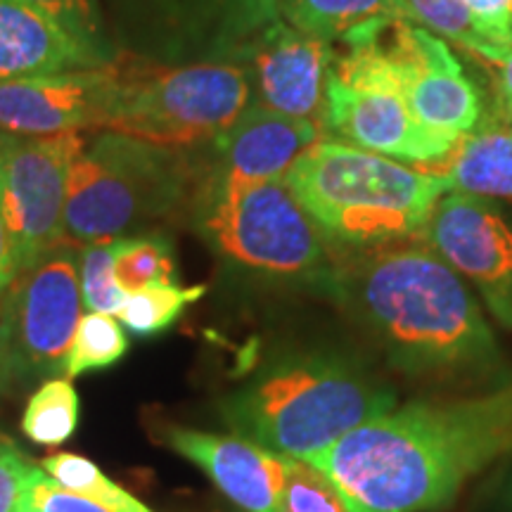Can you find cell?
<instances>
[{
    "instance_id": "1",
    "label": "cell",
    "mask_w": 512,
    "mask_h": 512,
    "mask_svg": "<svg viewBox=\"0 0 512 512\" xmlns=\"http://www.w3.org/2000/svg\"><path fill=\"white\" fill-rule=\"evenodd\" d=\"M512 451V382L451 401H411L309 458L351 512H437Z\"/></svg>"
},
{
    "instance_id": "2",
    "label": "cell",
    "mask_w": 512,
    "mask_h": 512,
    "mask_svg": "<svg viewBox=\"0 0 512 512\" xmlns=\"http://www.w3.org/2000/svg\"><path fill=\"white\" fill-rule=\"evenodd\" d=\"M330 294L403 375L477 382L503 373V351L482 306L422 238L351 252L337 261Z\"/></svg>"
},
{
    "instance_id": "3",
    "label": "cell",
    "mask_w": 512,
    "mask_h": 512,
    "mask_svg": "<svg viewBox=\"0 0 512 512\" xmlns=\"http://www.w3.org/2000/svg\"><path fill=\"white\" fill-rule=\"evenodd\" d=\"M399 403L382 377L337 351H302L273 361L223 401L238 437L285 458L309 460Z\"/></svg>"
},
{
    "instance_id": "4",
    "label": "cell",
    "mask_w": 512,
    "mask_h": 512,
    "mask_svg": "<svg viewBox=\"0 0 512 512\" xmlns=\"http://www.w3.org/2000/svg\"><path fill=\"white\" fill-rule=\"evenodd\" d=\"M285 183L332 245L351 252L418 240L451 178L415 171L344 140L306 150Z\"/></svg>"
},
{
    "instance_id": "5",
    "label": "cell",
    "mask_w": 512,
    "mask_h": 512,
    "mask_svg": "<svg viewBox=\"0 0 512 512\" xmlns=\"http://www.w3.org/2000/svg\"><path fill=\"white\" fill-rule=\"evenodd\" d=\"M197 223L230 264L268 278L302 280L332 290L337 261L285 181L238 183L214 176L202 192Z\"/></svg>"
},
{
    "instance_id": "6",
    "label": "cell",
    "mask_w": 512,
    "mask_h": 512,
    "mask_svg": "<svg viewBox=\"0 0 512 512\" xmlns=\"http://www.w3.org/2000/svg\"><path fill=\"white\" fill-rule=\"evenodd\" d=\"M252 100V81L235 64H157L117 60L100 131L162 147L219 138Z\"/></svg>"
},
{
    "instance_id": "7",
    "label": "cell",
    "mask_w": 512,
    "mask_h": 512,
    "mask_svg": "<svg viewBox=\"0 0 512 512\" xmlns=\"http://www.w3.org/2000/svg\"><path fill=\"white\" fill-rule=\"evenodd\" d=\"M169 150L174 147L117 133H107L91 150H83L67 178V240L74 245L119 240L174 207L181 171Z\"/></svg>"
},
{
    "instance_id": "8",
    "label": "cell",
    "mask_w": 512,
    "mask_h": 512,
    "mask_svg": "<svg viewBox=\"0 0 512 512\" xmlns=\"http://www.w3.org/2000/svg\"><path fill=\"white\" fill-rule=\"evenodd\" d=\"M325 128L344 143L396 162H446L458 143L420 124L403 98L399 69L377 38L349 46L332 67L325 86Z\"/></svg>"
},
{
    "instance_id": "9",
    "label": "cell",
    "mask_w": 512,
    "mask_h": 512,
    "mask_svg": "<svg viewBox=\"0 0 512 512\" xmlns=\"http://www.w3.org/2000/svg\"><path fill=\"white\" fill-rule=\"evenodd\" d=\"M64 242L34 266L17 273L0 297V323L15 382L64 375L74 332L83 316L79 259Z\"/></svg>"
},
{
    "instance_id": "10",
    "label": "cell",
    "mask_w": 512,
    "mask_h": 512,
    "mask_svg": "<svg viewBox=\"0 0 512 512\" xmlns=\"http://www.w3.org/2000/svg\"><path fill=\"white\" fill-rule=\"evenodd\" d=\"M83 150L81 133L38 138L0 133V211L17 273L69 242L64 235L67 178Z\"/></svg>"
},
{
    "instance_id": "11",
    "label": "cell",
    "mask_w": 512,
    "mask_h": 512,
    "mask_svg": "<svg viewBox=\"0 0 512 512\" xmlns=\"http://www.w3.org/2000/svg\"><path fill=\"white\" fill-rule=\"evenodd\" d=\"M422 240L512 328V226L489 197L451 190L434 207Z\"/></svg>"
},
{
    "instance_id": "12",
    "label": "cell",
    "mask_w": 512,
    "mask_h": 512,
    "mask_svg": "<svg viewBox=\"0 0 512 512\" xmlns=\"http://www.w3.org/2000/svg\"><path fill=\"white\" fill-rule=\"evenodd\" d=\"M392 41L384 48L399 69L403 98L430 131L460 140L482 119V95L467 79L451 48L408 19L392 24Z\"/></svg>"
},
{
    "instance_id": "13",
    "label": "cell",
    "mask_w": 512,
    "mask_h": 512,
    "mask_svg": "<svg viewBox=\"0 0 512 512\" xmlns=\"http://www.w3.org/2000/svg\"><path fill=\"white\" fill-rule=\"evenodd\" d=\"M112 86V60L76 72L0 81V133L38 138L100 131Z\"/></svg>"
},
{
    "instance_id": "14",
    "label": "cell",
    "mask_w": 512,
    "mask_h": 512,
    "mask_svg": "<svg viewBox=\"0 0 512 512\" xmlns=\"http://www.w3.org/2000/svg\"><path fill=\"white\" fill-rule=\"evenodd\" d=\"M330 41L290 24H273L252 55V93L268 110L325 124V86L332 72Z\"/></svg>"
},
{
    "instance_id": "15",
    "label": "cell",
    "mask_w": 512,
    "mask_h": 512,
    "mask_svg": "<svg viewBox=\"0 0 512 512\" xmlns=\"http://www.w3.org/2000/svg\"><path fill=\"white\" fill-rule=\"evenodd\" d=\"M178 456L190 460L242 512H278L290 460L238 434L174 427L166 432Z\"/></svg>"
},
{
    "instance_id": "16",
    "label": "cell",
    "mask_w": 512,
    "mask_h": 512,
    "mask_svg": "<svg viewBox=\"0 0 512 512\" xmlns=\"http://www.w3.org/2000/svg\"><path fill=\"white\" fill-rule=\"evenodd\" d=\"M325 131L323 121L290 117L249 102L235 124L214 138L219 150L216 176L238 183L285 181L292 164L325 140Z\"/></svg>"
},
{
    "instance_id": "17",
    "label": "cell",
    "mask_w": 512,
    "mask_h": 512,
    "mask_svg": "<svg viewBox=\"0 0 512 512\" xmlns=\"http://www.w3.org/2000/svg\"><path fill=\"white\" fill-rule=\"evenodd\" d=\"M110 62L24 0H0V81L76 72Z\"/></svg>"
},
{
    "instance_id": "18",
    "label": "cell",
    "mask_w": 512,
    "mask_h": 512,
    "mask_svg": "<svg viewBox=\"0 0 512 512\" xmlns=\"http://www.w3.org/2000/svg\"><path fill=\"white\" fill-rule=\"evenodd\" d=\"M280 8L290 27L349 46L375 41L396 19H415L408 0H280Z\"/></svg>"
},
{
    "instance_id": "19",
    "label": "cell",
    "mask_w": 512,
    "mask_h": 512,
    "mask_svg": "<svg viewBox=\"0 0 512 512\" xmlns=\"http://www.w3.org/2000/svg\"><path fill=\"white\" fill-rule=\"evenodd\" d=\"M444 176L458 192L512 200V126H486L460 138Z\"/></svg>"
},
{
    "instance_id": "20",
    "label": "cell",
    "mask_w": 512,
    "mask_h": 512,
    "mask_svg": "<svg viewBox=\"0 0 512 512\" xmlns=\"http://www.w3.org/2000/svg\"><path fill=\"white\" fill-rule=\"evenodd\" d=\"M79 427V394L67 377H53L31 394L22 432L38 446H60Z\"/></svg>"
},
{
    "instance_id": "21",
    "label": "cell",
    "mask_w": 512,
    "mask_h": 512,
    "mask_svg": "<svg viewBox=\"0 0 512 512\" xmlns=\"http://www.w3.org/2000/svg\"><path fill=\"white\" fill-rule=\"evenodd\" d=\"M207 294L204 285L183 287L178 283H155L126 294L117 318L136 337H152L176 323L178 316Z\"/></svg>"
},
{
    "instance_id": "22",
    "label": "cell",
    "mask_w": 512,
    "mask_h": 512,
    "mask_svg": "<svg viewBox=\"0 0 512 512\" xmlns=\"http://www.w3.org/2000/svg\"><path fill=\"white\" fill-rule=\"evenodd\" d=\"M38 467L64 489L91 498L112 512H155L124 486L112 482L98 465L76 453H55V456L43 458Z\"/></svg>"
},
{
    "instance_id": "23",
    "label": "cell",
    "mask_w": 512,
    "mask_h": 512,
    "mask_svg": "<svg viewBox=\"0 0 512 512\" xmlns=\"http://www.w3.org/2000/svg\"><path fill=\"white\" fill-rule=\"evenodd\" d=\"M415 12V19L427 24L432 31H437L448 41L458 43L460 48L470 50L484 60L494 62L501 67L508 57L510 48L498 43L486 31L479 27V22L467 8L465 0H408Z\"/></svg>"
},
{
    "instance_id": "24",
    "label": "cell",
    "mask_w": 512,
    "mask_h": 512,
    "mask_svg": "<svg viewBox=\"0 0 512 512\" xmlns=\"http://www.w3.org/2000/svg\"><path fill=\"white\" fill-rule=\"evenodd\" d=\"M128 351V339L124 328L107 313L88 311L81 316L79 328L74 332L72 347L67 354L64 377L74 380L91 370H105L119 363Z\"/></svg>"
},
{
    "instance_id": "25",
    "label": "cell",
    "mask_w": 512,
    "mask_h": 512,
    "mask_svg": "<svg viewBox=\"0 0 512 512\" xmlns=\"http://www.w3.org/2000/svg\"><path fill=\"white\" fill-rule=\"evenodd\" d=\"M114 275L126 294L155 283H176V261L162 235L119 238L114 252Z\"/></svg>"
},
{
    "instance_id": "26",
    "label": "cell",
    "mask_w": 512,
    "mask_h": 512,
    "mask_svg": "<svg viewBox=\"0 0 512 512\" xmlns=\"http://www.w3.org/2000/svg\"><path fill=\"white\" fill-rule=\"evenodd\" d=\"M278 512H351L335 482L309 460H290Z\"/></svg>"
},
{
    "instance_id": "27",
    "label": "cell",
    "mask_w": 512,
    "mask_h": 512,
    "mask_svg": "<svg viewBox=\"0 0 512 512\" xmlns=\"http://www.w3.org/2000/svg\"><path fill=\"white\" fill-rule=\"evenodd\" d=\"M114 252H117V240L95 242L81 252V299L83 306L93 313L117 316L126 302V292L121 290L114 275Z\"/></svg>"
},
{
    "instance_id": "28",
    "label": "cell",
    "mask_w": 512,
    "mask_h": 512,
    "mask_svg": "<svg viewBox=\"0 0 512 512\" xmlns=\"http://www.w3.org/2000/svg\"><path fill=\"white\" fill-rule=\"evenodd\" d=\"M22 503L36 512H112L102 508L100 503L91 501V498L64 489L55 479H50L41 467H36L34 477L29 479Z\"/></svg>"
},
{
    "instance_id": "29",
    "label": "cell",
    "mask_w": 512,
    "mask_h": 512,
    "mask_svg": "<svg viewBox=\"0 0 512 512\" xmlns=\"http://www.w3.org/2000/svg\"><path fill=\"white\" fill-rule=\"evenodd\" d=\"M60 22L79 41L100 50V24L91 0H24Z\"/></svg>"
},
{
    "instance_id": "30",
    "label": "cell",
    "mask_w": 512,
    "mask_h": 512,
    "mask_svg": "<svg viewBox=\"0 0 512 512\" xmlns=\"http://www.w3.org/2000/svg\"><path fill=\"white\" fill-rule=\"evenodd\" d=\"M36 467L10 439L0 437V512H17Z\"/></svg>"
},
{
    "instance_id": "31",
    "label": "cell",
    "mask_w": 512,
    "mask_h": 512,
    "mask_svg": "<svg viewBox=\"0 0 512 512\" xmlns=\"http://www.w3.org/2000/svg\"><path fill=\"white\" fill-rule=\"evenodd\" d=\"M465 5L472 10V15L486 34L503 46L512 48V0H465Z\"/></svg>"
},
{
    "instance_id": "32",
    "label": "cell",
    "mask_w": 512,
    "mask_h": 512,
    "mask_svg": "<svg viewBox=\"0 0 512 512\" xmlns=\"http://www.w3.org/2000/svg\"><path fill=\"white\" fill-rule=\"evenodd\" d=\"M15 278H17L15 252H12V242H10L8 226H5L3 211H0V297H3V292L8 290L10 283Z\"/></svg>"
},
{
    "instance_id": "33",
    "label": "cell",
    "mask_w": 512,
    "mask_h": 512,
    "mask_svg": "<svg viewBox=\"0 0 512 512\" xmlns=\"http://www.w3.org/2000/svg\"><path fill=\"white\" fill-rule=\"evenodd\" d=\"M498 102L505 117H512V48L505 62L501 64V76H498Z\"/></svg>"
},
{
    "instance_id": "34",
    "label": "cell",
    "mask_w": 512,
    "mask_h": 512,
    "mask_svg": "<svg viewBox=\"0 0 512 512\" xmlns=\"http://www.w3.org/2000/svg\"><path fill=\"white\" fill-rule=\"evenodd\" d=\"M15 384V375H12V358L8 349V339H5L3 323H0V392Z\"/></svg>"
},
{
    "instance_id": "35",
    "label": "cell",
    "mask_w": 512,
    "mask_h": 512,
    "mask_svg": "<svg viewBox=\"0 0 512 512\" xmlns=\"http://www.w3.org/2000/svg\"><path fill=\"white\" fill-rule=\"evenodd\" d=\"M505 501H508V510L512 512V479H510L508 489H505Z\"/></svg>"
},
{
    "instance_id": "36",
    "label": "cell",
    "mask_w": 512,
    "mask_h": 512,
    "mask_svg": "<svg viewBox=\"0 0 512 512\" xmlns=\"http://www.w3.org/2000/svg\"><path fill=\"white\" fill-rule=\"evenodd\" d=\"M17 512H36L34 508H29V505H24V503H19V510Z\"/></svg>"
},
{
    "instance_id": "37",
    "label": "cell",
    "mask_w": 512,
    "mask_h": 512,
    "mask_svg": "<svg viewBox=\"0 0 512 512\" xmlns=\"http://www.w3.org/2000/svg\"><path fill=\"white\" fill-rule=\"evenodd\" d=\"M510 36H512V24H510Z\"/></svg>"
}]
</instances>
